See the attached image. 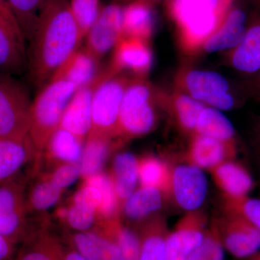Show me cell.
Segmentation results:
<instances>
[{"label": "cell", "mask_w": 260, "mask_h": 260, "mask_svg": "<svg viewBox=\"0 0 260 260\" xmlns=\"http://www.w3.org/2000/svg\"><path fill=\"white\" fill-rule=\"evenodd\" d=\"M80 42L70 0H47L28 42L26 74L30 83L39 88L47 85Z\"/></svg>", "instance_id": "1"}, {"label": "cell", "mask_w": 260, "mask_h": 260, "mask_svg": "<svg viewBox=\"0 0 260 260\" xmlns=\"http://www.w3.org/2000/svg\"><path fill=\"white\" fill-rule=\"evenodd\" d=\"M234 0H169V15L177 27L179 45L186 54L201 51L219 28Z\"/></svg>", "instance_id": "2"}, {"label": "cell", "mask_w": 260, "mask_h": 260, "mask_svg": "<svg viewBox=\"0 0 260 260\" xmlns=\"http://www.w3.org/2000/svg\"><path fill=\"white\" fill-rule=\"evenodd\" d=\"M76 90L70 82L50 80L32 102L28 135L38 151L44 150L51 135L60 126L65 109Z\"/></svg>", "instance_id": "3"}, {"label": "cell", "mask_w": 260, "mask_h": 260, "mask_svg": "<svg viewBox=\"0 0 260 260\" xmlns=\"http://www.w3.org/2000/svg\"><path fill=\"white\" fill-rule=\"evenodd\" d=\"M31 104L28 86L13 75L0 73V138L28 136Z\"/></svg>", "instance_id": "4"}, {"label": "cell", "mask_w": 260, "mask_h": 260, "mask_svg": "<svg viewBox=\"0 0 260 260\" xmlns=\"http://www.w3.org/2000/svg\"><path fill=\"white\" fill-rule=\"evenodd\" d=\"M132 79L121 73L105 78L94 93L89 135L112 140L119 135V114L124 92Z\"/></svg>", "instance_id": "5"}, {"label": "cell", "mask_w": 260, "mask_h": 260, "mask_svg": "<svg viewBox=\"0 0 260 260\" xmlns=\"http://www.w3.org/2000/svg\"><path fill=\"white\" fill-rule=\"evenodd\" d=\"M153 88L143 78L132 79L126 88L119 114V135L141 136L149 133L155 123Z\"/></svg>", "instance_id": "6"}, {"label": "cell", "mask_w": 260, "mask_h": 260, "mask_svg": "<svg viewBox=\"0 0 260 260\" xmlns=\"http://www.w3.org/2000/svg\"><path fill=\"white\" fill-rule=\"evenodd\" d=\"M36 229L28 220L25 179L18 177L0 184V233L17 245Z\"/></svg>", "instance_id": "7"}, {"label": "cell", "mask_w": 260, "mask_h": 260, "mask_svg": "<svg viewBox=\"0 0 260 260\" xmlns=\"http://www.w3.org/2000/svg\"><path fill=\"white\" fill-rule=\"evenodd\" d=\"M177 84L181 92L205 106L228 111L235 105V99L231 93L229 82L223 75L215 72L185 70L179 75Z\"/></svg>", "instance_id": "8"}, {"label": "cell", "mask_w": 260, "mask_h": 260, "mask_svg": "<svg viewBox=\"0 0 260 260\" xmlns=\"http://www.w3.org/2000/svg\"><path fill=\"white\" fill-rule=\"evenodd\" d=\"M26 39L7 2L0 1V73L25 74L28 67Z\"/></svg>", "instance_id": "9"}, {"label": "cell", "mask_w": 260, "mask_h": 260, "mask_svg": "<svg viewBox=\"0 0 260 260\" xmlns=\"http://www.w3.org/2000/svg\"><path fill=\"white\" fill-rule=\"evenodd\" d=\"M116 74L108 68L98 73L95 78L83 88L76 90L65 109L59 127L68 130L85 141L92 127V103L99 84L108 76Z\"/></svg>", "instance_id": "10"}, {"label": "cell", "mask_w": 260, "mask_h": 260, "mask_svg": "<svg viewBox=\"0 0 260 260\" xmlns=\"http://www.w3.org/2000/svg\"><path fill=\"white\" fill-rule=\"evenodd\" d=\"M123 37V8L110 5L100 15L86 36L85 49L96 60L115 47Z\"/></svg>", "instance_id": "11"}, {"label": "cell", "mask_w": 260, "mask_h": 260, "mask_svg": "<svg viewBox=\"0 0 260 260\" xmlns=\"http://www.w3.org/2000/svg\"><path fill=\"white\" fill-rule=\"evenodd\" d=\"M63 242L89 260H120L114 233L94 227L86 232L67 233Z\"/></svg>", "instance_id": "12"}, {"label": "cell", "mask_w": 260, "mask_h": 260, "mask_svg": "<svg viewBox=\"0 0 260 260\" xmlns=\"http://www.w3.org/2000/svg\"><path fill=\"white\" fill-rule=\"evenodd\" d=\"M172 187L181 208L193 211L203 205L206 198L208 179L200 167L181 165L176 168L173 173Z\"/></svg>", "instance_id": "13"}, {"label": "cell", "mask_w": 260, "mask_h": 260, "mask_svg": "<svg viewBox=\"0 0 260 260\" xmlns=\"http://www.w3.org/2000/svg\"><path fill=\"white\" fill-rule=\"evenodd\" d=\"M102 203V194L95 184L84 181L67 209V225L73 232H86L93 229L98 221V213Z\"/></svg>", "instance_id": "14"}, {"label": "cell", "mask_w": 260, "mask_h": 260, "mask_svg": "<svg viewBox=\"0 0 260 260\" xmlns=\"http://www.w3.org/2000/svg\"><path fill=\"white\" fill-rule=\"evenodd\" d=\"M237 214L228 222L221 233H217L224 249L229 254L239 259H249L260 251V232Z\"/></svg>", "instance_id": "15"}, {"label": "cell", "mask_w": 260, "mask_h": 260, "mask_svg": "<svg viewBox=\"0 0 260 260\" xmlns=\"http://www.w3.org/2000/svg\"><path fill=\"white\" fill-rule=\"evenodd\" d=\"M153 54L147 41L122 37L114 47L112 64L109 68L115 73L128 70L136 78H143L150 71Z\"/></svg>", "instance_id": "16"}, {"label": "cell", "mask_w": 260, "mask_h": 260, "mask_svg": "<svg viewBox=\"0 0 260 260\" xmlns=\"http://www.w3.org/2000/svg\"><path fill=\"white\" fill-rule=\"evenodd\" d=\"M39 154L29 135L23 139L0 138V184L18 177L27 164L37 161Z\"/></svg>", "instance_id": "17"}, {"label": "cell", "mask_w": 260, "mask_h": 260, "mask_svg": "<svg viewBox=\"0 0 260 260\" xmlns=\"http://www.w3.org/2000/svg\"><path fill=\"white\" fill-rule=\"evenodd\" d=\"M229 61L242 74L255 76L260 73V14L247 24L242 41L229 51Z\"/></svg>", "instance_id": "18"}, {"label": "cell", "mask_w": 260, "mask_h": 260, "mask_svg": "<svg viewBox=\"0 0 260 260\" xmlns=\"http://www.w3.org/2000/svg\"><path fill=\"white\" fill-rule=\"evenodd\" d=\"M246 26L244 12L241 8L233 7L221 25L204 43L201 51L215 53L232 50L242 41Z\"/></svg>", "instance_id": "19"}, {"label": "cell", "mask_w": 260, "mask_h": 260, "mask_svg": "<svg viewBox=\"0 0 260 260\" xmlns=\"http://www.w3.org/2000/svg\"><path fill=\"white\" fill-rule=\"evenodd\" d=\"M98 60L85 49L75 50L56 70L50 80H65L75 85L76 90L83 88L95 78Z\"/></svg>", "instance_id": "20"}, {"label": "cell", "mask_w": 260, "mask_h": 260, "mask_svg": "<svg viewBox=\"0 0 260 260\" xmlns=\"http://www.w3.org/2000/svg\"><path fill=\"white\" fill-rule=\"evenodd\" d=\"M85 143L68 130L59 127L41 154L51 166L61 162L78 164Z\"/></svg>", "instance_id": "21"}, {"label": "cell", "mask_w": 260, "mask_h": 260, "mask_svg": "<svg viewBox=\"0 0 260 260\" xmlns=\"http://www.w3.org/2000/svg\"><path fill=\"white\" fill-rule=\"evenodd\" d=\"M61 239L43 226L22 243L13 260H60Z\"/></svg>", "instance_id": "22"}, {"label": "cell", "mask_w": 260, "mask_h": 260, "mask_svg": "<svg viewBox=\"0 0 260 260\" xmlns=\"http://www.w3.org/2000/svg\"><path fill=\"white\" fill-rule=\"evenodd\" d=\"M205 234L198 225L184 223L168 234L166 260H187L204 241Z\"/></svg>", "instance_id": "23"}, {"label": "cell", "mask_w": 260, "mask_h": 260, "mask_svg": "<svg viewBox=\"0 0 260 260\" xmlns=\"http://www.w3.org/2000/svg\"><path fill=\"white\" fill-rule=\"evenodd\" d=\"M119 203H124L136 190L139 181V160L125 152L116 155L110 174Z\"/></svg>", "instance_id": "24"}, {"label": "cell", "mask_w": 260, "mask_h": 260, "mask_svg": "<svg viewBox=\"0 0 260 260\" xmlns=\"http://www.w3.org/2000/svg\"><path fill=\"white\" fill-rule=\"evenodd\" d=\"M154 20L151 4L137 0L123 8V37L148 41L153 34Z\"/></svg>", "instance_id": "25"}, {"label": "cell", "mask_w": 260, "mask_h": 260, "mask_svg": "<svg viewBox=\"0 0 260 260\" xmlns=\"http://www.w3.org/2000/svg\"><path fill=\"white\" fill-rule=\"evenodd\" d=\"M215 175L222 189L232 200L245 198L253 186L250 174L234 162H221L215 169Z\"/></svg>", "instance_id": "26"}, {"label": "cell", "mask_w": 260, "mask_h": 260, "mask_svg": "<svg viewBox=\"0 0 260 260\" xmlns=\"http://www.w3.org/2000/svg\"><path fill=\"white\" fill-rule=\"evenodd\" d=\"M232 148L233 143L197 134L191 144V157L197 167L210 169L223 162Z\"/></svg>", "instance_id": "27"}, {"label": "cell", "mask_w": 260, "mask_h": 260, "mask_svg": "<svg viewBox=\"0 0 260 260\" xmlns=\"http://www.w3.org/2000/svg\"><path fill=\"white\" fill-rule=\"evenodd\" d=\"M112 149L110 139L88 135L79 164L80 177L84 180L102 172Z\"/></svg>", "instance_id": "28"}, {"label": "cell", "mask_w": 260, "mask_h": 260, "mask_svg": "<svg viewBox=\"0 0 260 260\" xmlns=\"http://www.w3.org/2000/svg\"><path fill=\"white\" fill-rule=\"evenodd\" d=\"M195 131L198 135L228 143H233L235 135L232 121L222 111L207 106L200 114Z\"/></svg>", "instance_id": "29"}, {"label": "cell", "mask_w": 260, "mask_h": 260, "mask_svg": "<svg viewBox=\"0 0 260 260\" xmlns=\"http://www.w3.org/2000/svg\"><path fill=\"white\" fill-rule=\"evenodd\" d=\"M62 191L47 173L38 176V179L26 192L28 214L44 213L59 201Z\"/></svg>", "instance_id": "30"}, {"label": "cell", "mask_w": 260, "mask_h": 260, "mask_svg": "<svg viewBox=\"0 0 260 260\" xmlns=\"http://www.w3.org/2000/svg\"><path fill=\"white\" fill-rule=\"evenodd\" d=\"M161 205L160 189L141 186L123 203V212L130 220H141L160 209Z\"/></svg>", "instance_id": "31"}, {"label": "cell", "mask_w": 260, "mask_h": 260, "mask_svg": "<svg viewBox=\"0 0 260 260\" xmlns=\"http://www.w3.org/2000/svg\"><path fill=\"white\" fill-rule=\"evenodd\" d=\"M139 234L140 260H166L168 234L160 225L146 224Z\"/></svg>", "instance_id": "32"}, {"label": "cell", "mask_w": 260, "mask_h": 260, "mask_svg": "<svg viewBox=\"0 0 260 260\" xmlns=\"http://www.w3.org/2000/svg\"><path fill=\"white\" fill-rule=\"evenodd\" d=\"M47 0H7L26 41L30 40L39 20L41 12Z\"/></svg>", "instance_id": "33"}, {"label": "cell", "mask_w": 260, "mask_h": 260, "mask_svg": "<svg viewBox=\"0 0 260 260\" xmlns=\"http://www.w3.org/2000/svg\"><path fill=\"white\" fill-rule=\"evenodd\" d=\"M85 180L95 184L102 194V204L98 213L97 223L117 218L118 208L120 203L110 175L101 172Z\"/></svg>", "instance_id": "34"}, {"label": "cell", "mask_w": 260, "mask_h": 260, "mask_svg": "<svg viewBox=\"0 0 260 260\" xmlns=\"http://www.w3.org/2000/svg\"><path fill=\"white\" fill-rule=\"evenodd\" d=\"M70 7L82 41L100 15V3L99 0H70Z\"/></svg>", "instance_id": "35"}, {"label": "cell", "mask_w": 260, "mask_h": 260, "mask_svg": "<svg viewBox=\"0 0 260 260\" xmlns=\"http://www.w3.org/2000/svg\"><path fill=\"white\" fill-rule=\"evenodd\" d=\"M172 104L181 126L185 129L195 130L200 114L205 105L182 92L174 95Z\"/></svg>", "instance_id": "36"}, {"label": "cell", "mask_w": 260, "mask_h": 260, "mask_svg": "<svg viewBox=\"0 0 260 260\" xmlns=\"http://www.w3.org/2000/svg\"><path fill=\"white\" fill-rule=\"evenodd\" d=\"M167 179V168L158 159L147 157L139 161V181L141 186L161 189Z\"/></svg>", "instance_id": "37"}, {"label": "cell", "mask_w": 260, "mask_h": 260, "mask_svg": "<svg viewBox=\"0 0 260 260\" xmlns=\"http://www.w3.org/2000/svg\"><path fill=\"white\" fill-rule=\"evenodd\" d=\"M115 237L120 251V260H140V240L138 233L122 226L119 222L115 229Z\"/></svg>", "instance_id": "38"}, {"label": "cell", "mask_w": 260, "mask_h": 260, "mask_svg": "<svg viewBox=\"0 0 260 260\" xmlns=\"http://www.w3.org/2000/svg\"><path fill=\"white\" fill-rule=\"evenodd\" d=\"M52 170L47 173L53 182L61 190L72 185L80 177L79 165L78 164L61 162L51 166Z\"/></svg>", "instance_id": "39"}, {"label": "cell", "mask_w": 260, "mask_h": 260, "mask_svg": "<svg viewBox=\"0 0 260 260\" xmlns=\"http://www.w3.org/2000/svg\"><path fill=\"white\" fill-rule=\"evenodd\" d=\"M237 213L244 217L260 232V200L241 198L233 200Z\"/></svg>", "instance_id": "40"}, {"label": "cell", "mask_w": 260, "mask_h": 260, "mask_svg": "<svg viewBox=\"0 0 260 260\" xmlns=\"http://www.w3.org/2000/svg\"><path fill=\"white\" fill-rule=\"evenodd\" d=\"M16 251V244L0 233V260H13Z\"/></svg>", "instance_id": "41"}, {"label": "cell", "mask_w": 260, "mask_h": 260, "mask_svg": "<svg viewBox=\"0 0 260 260\" xmlns=\"http://www.w3.org/2000/svg\"><path fill=\"white\" fill-rule=\"evenodd\" d=\"M59 256L60 260H89L73 248L67 245L61 239L59 244Z\"/></svg>", "instance_id": "42"}, {"label": "cell", "mask_w": 260, "mask_h": 260, "mask_svg": "<svg viewBox=\"0 0 260 260\" xmlns=\"http://www.w3.org/2000/svg\"><path fill=\"white\" fill-rule=\"evenodd\" d=\"M253 90L256 98L260 100V73L255 75L254 83H253Z\"/></svg>", "instance_id": "43"}, {"label": "cell", "mask_w": 260, "mask_h": 260, "mask_svg": "<svg viewBox=\"0 0 260 260\" xmlns=\"http://www.w3.org/2000/svg\"><path fill=\"white\" fill-rule=\"evenodd\" d=\"M249 260H260V251L256 252V254H254V255L250 256Z\"/></svg>", "instance_id": "44"}, {"label": "cell", "mask_w": 260, "mask_h": 260, "mask_svg": "<svg viewBox=\"0 0 260 260\" xmlns=\"http://www.w3.org/2000/svg\"><path fill=\"white\" fill-rule=\"evenodd\" d=\"M257 133H258V137H259V139L260 140V123H259V126H258Z\"/></svg>", "instance_id": "45"}, {"label": "cell", "mask_w": 260, "mask_h": 260, "mask_svg": "<svg viewBox=\"0 0 260 260\" xmlns=\"http://www.w3.org/2000/svg\"><path fill=\"white\" fill-rule=\"evenodd\" d=\"M147 2H148L150 4H152V3H155V2L159 1V0H146Z\"/></svg>", "instance_id": "46"}, {"label": "cell", "mask_w": 260, "mask_h": 260, "mask_svg": "<svg viewBox=\"0 0 260 260\" xmlns=\"http://www.w3.org/2000/svg\"><path fill=\"white\" fill-rule=\"evenodd\" d=\"M0 1H4V2H7V0H0Z\"/></svg>", "instance_id": "47"}, {"label": "cell", "mask_w": 260, "mask_h": 260, "mask_svg": "<svg viewBox=\"0 0 260 260\" xmlns=\"http://www.w3.org/2000/svg\"><path fill=\"white\" fill-rule=\"evenodd\" d=\"M247 260H249V259H247Z\"/></svg>", "instance_id": "48"}]
</instances>
